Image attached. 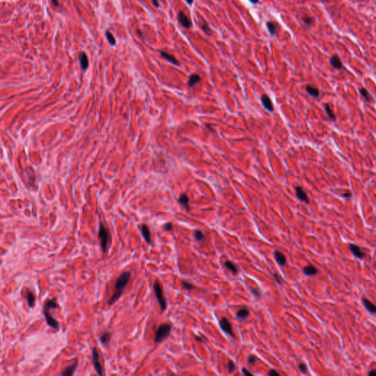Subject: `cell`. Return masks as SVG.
Here are the masks:
<instances>
[{
    "instance_id": "obj_1",
    "label": "cell",
    "mask_w": 376,
    "mask_h": 376,
    "mask_svg": "<svg viewBox=\"0 0 376 376\" xmlns=\"http://www.w3.org/2000/svg\"><path fill=\"white\" fill-rule=\"evenodd\" d=\"M131 279V273L130 272H124L121 273L118 278L116 279L115 283V292L113 294L112 297L108 301V305L112 306L118 301L119 298L121 297L124 290L127 286L128 283Z\"/></svg>"
},
{
    "instance_id": "obj_2",
    "label": "cell",
    "mask_w": 376,
    "mask_h": 376,
    "mask_svg": "<svg viewBox=\"0 0 376 376\" xmlns=\"http://www.w3.org/2000/svg\"><path fill=\"white\" fill-rule=\"evenodd\" d=\"M98 237L100 240V245H101L102 252H103V254H107L108 249H109L108 246L111 244L112 238L109 232L105 228L103 223H102L99 225V231H98Z\"/></svg>"
},
{
    "instance_id": "obj_3",
    "label": "cell",
    "mask_w": 376,
    "mask_h": 376,
    "mask_svg": "<svg viewBox=\"0 0 376 376\" xmlns=\"http://www.w3.org/2000/svg\"><path fill=\"white\" fill-rule=\"evenodd\" d=\"M55 308H57V303H56L55 300H49V301H46L45 305H44V312L48 325H49L50 327H52L54 328L57 329L59 328L58 322L56 320L55 318L53 317V316L49 313L51 309Z\"/></svg>"
},
{
    "instance_id": "obj_4",
    "label": "cell",
    "mask_w": 376,
    "mask_h": 376,
    "mask_svg": "<svg viewBox=\"0 0 376 376\" xmlns=\"http://www.w3.org/2000/svg\"><path fill=\"white\" fill-rule=\"evenodd\" d=\"M172 330V325L169 323H163L159 325L154 334V342L160 343L169 336Z\"/></svg>"
},
{
    "instance_id": "obj_5",
    "label": "cell",
    "mask_w": 376,
    "mask_h": 376,
    "mask_svg": "<svg viewBox=\"0 0 376 376\" xmlns=\"http://www.w3.org/2000/svg\"><path fill=\"white\" fill-rule=\"evenodd\" d=\"M153 287L154 294H155L156 297H157V302L159 303L160 309L162 312H164L167 308V303L165 296H164L163 286H162L160 283L159 282V281H156L154 283Z\"/></svg>"
},
{
    "instance_id": "obj_6",
    "label": "cell",
    "mask_w": 376,
    "mask_h": 376,
    "mask_svg": "<svg viewBox=\"0 0 376 376\" xmlns=\"http://www.w3.org/2000/svg\"><path fill=\"white\" fill-rule=\"evenodd\" d=\"M92 358L93 363H94V368L96 370V373H98V375H102L103 370H102V366L99 362V353H98L96 347H93L92 348Z\"/></svg>"
},
{
    "instance_id": "obj_7",
    "label": "cell",
    "mask_w": 376,
    "mask_h": 376,
    "mask_svg": "<svg viewBox=\"0 0 376 376\" xmlns=\"http://www.w3.org/2000/svg\"><path fill=\"white\" fill-rule=\"evenodd\" d=\"M220 326H221V329H222L226 334L230 335L231 336H234V333L233 331H232V325H231L230 322L228 320L227 318L223 317L221 320V321H220Z\"/></svg>"
},
{
    "instance_id": "obj_8",
    "label": "cell",
    "mask_w": 376,
    "mask_h": 376,
    "mask_svg": "<svg viewBox=\"0 0 376 376\" xmlns=\"http://www.w3.org/2000/svg\"><path fill=\"white\" fill-rule=\"evenodd\" d=\"M178 20L184 27L189 29L192 26V21L182 11H180L178 14Z\"/></svg>"
},
{
    "instance_id": "obj_9",
    "label": "cell",
    "mask_w": 376,
    "mask_h": 376,
    "mask_svg": "<svg viewBox=\"0 0 376 376\" xmlns=\"http://www.w3.org/2000/svg\"><path fill=\"white\" fill-rule=\"evenodd\" d=\"M140 231L141 233H142L143 237L144 238V240H146V243H148V245H150V244L152 243V235H151L150 230L149 228H148V226L146 224H143L140 227Z\"/></svg>"
},
{
    "instance_id": "obj_10",
    "label": "cell",
    "mask_w": 376,
    "mask_h": 376,
    "mask_svg": "<svg viewBox=\"0 0 376 376\" xmlns=\"http://www.w3.org/2000/svg\"><path fill=\"white\" fill-rule=\"evenodd\" d=\"M330 63L331 66L334 67V68L338 70H341L343 68V65H342V61L340 60V57L336 55H333L330 58Z\"/></svg>"
},
{
    "instance_id": "obj_11",
    "label": "cell",
    "mask_w": 376,
    "mask_h": 376,
    "mask_svg": "<svg viewBox=\"0 0 376 376\" xmlns=\"http://www.w3.org/2000/svg\"><path fill=\"white\" fill-rule=\"evenodd\" d=\"M295 190H296V195H297V197L298 198L299 200L302 201H305L306 203L309 202V201L308 197H307L306 193L303 190V189L301 187H295Z\"/></svg>"
},
{
    "instance_id": "obj_12",
    "label": "cell",
    "mask_w": 376,
    "mask_h": 376,
    "mask_svg": "<svg viewBox=\"0 0 376 376\" xmlns=\"http://www.w3.org/2000/svg\"><path fill=\"white\" fill-rule=\"evenodd\" d=\"M262 105H263L264 107H265L266 109H267V110L270 112H273V103H272V101L270 100V98L267 95H262Z\"/></svg>"
},
{
    "instance_id": "obj_13",
    "label": "cell",
    "mask_w": 376,
    "mask_h": 376,
    "mask_svg": "<svg viewBox=\"0 0 376 376\" xmlns=\"http://www.w3.org/2000/svg\"><path fill=\"white\" fill-rule=\"evenodd\" d=\"M350 250H351V251L353 253V254L354 255L355 257L362 259L364 256V253H363L362 251H361L360 247L355 245V244H351V245H350Z\"/></svg>"
},
{
    "instance_id": "obj_14",
    "label": "cell",
    "mask_w": 376,
    "mask_h": 376,
    "mask_svg": "<svg viewBox=\"0 0 376 376\" xmlns=\"http://www.w3.org/2000/svg\"><path fill=\"white\" fill-rule=\"evenodd\" d=\"M274 256H275V260H276V262H278V264L279 265L284 266L286 265V259L285 257V256H284V255L283 254L281 251H275Z\"/></svg>"
},
{
    "instance_id": "obj_15",
    "label": "cell",
    "mask_w": 376,
    "mask_h": 376,
    "mask_svg": "<svg viewBox=\"0 0 376 376\" xmlns=\"http://www.w3.org/2000/svg\"><path fill=\"white\" fill-rule=\"evenodd\" d=\"M79 62H80L82 69L83 71L87 70V68H88L89 66V61L88 58H87V56L85 52H82L80 55H79Z\"/></svg>"
},
{
    "instance_id": "obj_16",
    "label": "cell",
    "mask_w": 376,
    "mask_h": 376,
    "mask_svg": "<svg viewBox=\"0 0 376 376\" xmlns=\"http://www.w3.org/2000/svg\"><path fill=\"white\" fill-rule=\"evenodd\" d=\"M362 303H363V304H364V307H365L366 309L369 311L370 313H373V314L375 313V312H376L375 306L371 302V301H370L369 300L366 299V297H362Z\"/></svg>"
},
{
    "instance_id": "obj_17",
    "label": "cell",
    "mask_w": 376,
    "mask_h": 376,
    "mask_svg": "<svg viewBox=\"0 0 376 376\" xmlns=\"http://www.w3.org/2000/svg\"><path fill=\"white\" fill-rule=\"evenodd\" d=\"M77 366H78V361H76V362H74L72 365H71L69 366H68L67 368H66V369L64 370V371L61 373V375H65V376L72 375L74 373V372H75L76 369H77Z\"/></svg>"
},
{
    "instance_id": "obj_18",
    "label": "cell",
    "mask_w": 376,
    "mask_h": 376,
    "mask_svg": "<svg viewBox=\"0 0 376 376\" xmlns=\"http://www.w3.org/2000/svg\"><path fill=\"white\" fill-rule=\"evenodd\" d=\"M266 26H267V29H268L269 33H270V35H274L275 34H277V33H278V25H277L276 23L269 21H267V23H266Z\"/></svg>"
},
{
    "instance_id": "obj_19",
    "label": "cell",
    "mask_w": 376,
    "mask_h": 376,
    "mask_svg": "<svg viewBox=\"0 0 376 376\" xmlns=\"http://www.w3.org/2000/svg\"><path fill=\"white\" fill-rule=\"evenodd\" d=\"M178 202H179L180 204H181L187 210V211H189L190 210L189 198H188L187 195H186L185 193H182V194L180 195L179 198H178Z\"/></svg>"
},
{
    "instance_id": "obj_20",
    "label": "cell",
    "mask_w": 376,
    "mask_h": 376,
    "mask_svg": "<svg viewBox=\"0 0 376 376\" xmlns=\"http://www.w3.org/2000/svg\"><path fill=\"white\" fill-rule=\"evenodd\" d=\"M306 90L310 96H313L314 98L319 97L320 96V90L317 87L312 86V85H307L306 87Z\"/></svg>"
},
{
    "instance_id": "obj_21",
    "label": "cell",
    "mask_w": 376,
    "mask_h": 376,
    "mask_svg": "<svg viewBox=\"0 0 376 376\" xmlns=\"http://www.w3.org/2000/svg\"><path fill=\"white\" fill-rule=\"evenodd\" d=\"M303 273H304L305 275H308V276L316 275L318 272L317 269L315 267H314L313 265L306 266V267H305L304 268H303Z\"/></svg>"
},
{
    "instance_id": "obj_22",
    "label": "cell",
    "mask_w": 376,
    "mask_h": 376,
    "mask_svg": "<svg viewBox=\"0 0 376 376\" xmlns=\"http://www.w3.org/2000/svg\"><path fill=\"white\" fill-rule=\"evenodd\" d=\"M160 55L162 57H163V58H165V59H167V61H169V62L173 63L174 65H176V66H178V60L176 59L173 55H170V54L165 52H160Z\"/></svg>"
},
{
    "instance_id": "obj_23",
    "label": "cell",
    "mask_w": 376,
    "mask_h": 376,
    "mask_svg": "<svg viewBox=\"0 0 376 376\" xmlns=\"http://www.w3.org/2000/svg\"><path fill=\"white\" fill-rule=\"evenodd\" d=\"M110 340H111V334H110V333H109V332L103 333V334L100 336V339H99L101 343L104 346H105V347L109 345V342H110Z\"/></svg>"
},
{
    "instance_id": "obj_24",
    "label": "cell",
    "mask_w": 376,
    "mask_h": 376,
    "mask_svg": "<svg viewBox=\"0 0 376 376\" xmlns=\"http://www.w3.org/2000/svg\"><path fill=\"white\" fill-rule=\"evenodd\" d=\"M225 267L228 270H229L233 274H237L238 273V268L237 267V266L234 265L233 262L229 261V260H228V261L225 262Z\"/></svg>"
},
{
    "instance_id": "obj_25",
    "label": "cell",
    "mask_w": 376,
    "mask_h": 376,
    "mask_svg": "<svg viewBox=\"0 0 376 376\" xmlns=\"http://www.w3.org/2000/svg\"><path fill=\"white\" fill-rule=\"evenodd\" d=\"M200 80H201V77L198 75V74H192L190 77L189 82H188V85H189L190 87H193V85H195V84L198 83V82H200Z\"/></svg>"
},
{
    "instance_id": "obj_26",
    "label": "cell",
    "mask_w": 376,
    "mask_h": 376,
    "mask_svg": "<svg viewBox=\"0 0 376 376\" xmlns=\"http://www.w3.org/2000/svg\"><path fill=\"white\" fill-rule=\"evenodd\" d=\"M248 315H249V311L245 308H243V309H242L239 310V312H238L237 314V318H239V319H242V320L245 319V318H246Z\"/></svg>"
},
{
    "instance_id": "obj_27",
    "label": "cell",
    "mask_w": 376,
    "mask_h": 376,
    "mask_svg": "<svg viewBox=\"0 0 376 376\" xmlns=\"http://www.w3.org/2000/svg\"><path fill=\"white\" fill-rule=\"evenodd\" d=\"M325 112H326L327 115H328L329 118H330L331 120H336V115H334V112H333L332 109H331V105H329V104H325Z\"/></svg>"
},
{
    "instance_id": "obj_28",
    "label": "cell",
    "mask_w": 376,
    "mask_h": 376,
    "mask_svg": "<svg viewBox=\"0 0 376 376\" xmlns=\"http://www.w3.org/2000/svg\"><path fill=\"white\" fill-rule=\"evenodd\" d=\"M200 27L201 28L202 30L204 31L207 35H211L212 34H213V32H212L211 29H210L209 25H207V23H206V21H203L202 23L200 24Z\"/></svg>"
},
{
    "instance_id": "obj_29",
    "label": "cell",
    "mask_w": 376,
    "mask_h": 376,
    "mask_svg": "<svg viewBox=\"0 0 376 376\" xmlns=\"http://www.w3.org/2000/svg\"><path fill=\"white\" fill-rule=\"evenodd\" d=\"M27 302L28 304H29V306L30 307H33L35 304V295H33V293H32L30 291H28L27 292Z\"/></svg>"
},
{
    "instance_id": "obj_30",
    "label": "cell",
    "mask_w": 376,
    "mask_h": 376,
    "mask_svg": "<svg viewBox=\"0 0 376 376\" xmlns=\"http://www.w3.org/2000/svg\"><path fill=\"white\" fill-rule=\"evenodd\" d=\"M106 37H107L108 42L109 43V44H110L111 46H115V44H116V40H115L114 36H113V34H112L109 31L106 32Z\"/></svg>"
},
{
    "instance_id": "obj_31",
    "label": "cell",
    "mask_w": 376,
    "mask_h": 376,
    "mask_svg": "<svg viewBox=\"0 0 376 376\" xmlns=\"http://www.w3.org/2000/svg\"><path fill=\"white\" fill-rule=\"evenodd\" d=\"M302 21L306 26H311L314 22V19L311 16H303L302 17Z\"/></svg>"
},
{
    "instance_id": "obj_32",
    "label": "cell",
    "mask_w": 376,
    "mask_h": 376,
    "mask_svg": "<svg viewBox=\"0 0 376 376\" xmlns=\"http://www.w3.org/2000/svg\"><path fill=\"white\" fill-rule=\"evenodd\" d=\"M194 237L196 241H201L204 239V234L201 230H195Z\"/></svg>"
},
{
    "instance_id": "obj_33",
    "label": "cell",
    "mask_w": 376,
    "mask_h": 376,
    "mask_svg": "<svg viewBox=\"0 0 376 376\" xmlns=\"http://www.w3.org/2000/svg\"><path fill=\"white\" fill-rule=\"evenodd\" d=\"M182 286H183L184 289H185V290H189V291L194 290L195 288V286L193 285V284H190V283L186 282V281H184V280L182 281Z\"/></svg>"
},
{
    "instance_id": "obj_34",
    "label": "cell",
    "mask_w": 376,
    "mask_h": 376,
    "mask_svg": "<svg viewBox=\"0 0 376 376\" xmlns=\"http://www.w3.org/2000/svg\"><path fill=\"white\" fill-rule=\"evenodd\" d=\"M360 94L363 96V97H364V98L366 100V102H370V94H369V92H368L366 89H365V88L360 89Z\"/></svg>"
},
{
    "instance_id": "obj_35",
    "label": "cell",
    "mask_w": 376,
    "mask_h": 376,
    "mask_svg": "<svg viewBox=\"0 0 376 376\" xmlns=\"http://www.w3.org/2000/svg\"><path fill=\"white\" fill-rule=\"evenodd\" d=\"M227 366H228V371L229 372V373H233L234 369H235V364H234L233 361H232V360L228 361Z\"/></svg>"
},
{
    "instance_id": "obj_36",
    "label": "cell",
    "mask_w": 376,
    "mask_h": 376,
    "mask_svg": "<svg viewBox=\"0 0 376 376\" xmlns=\"http://www.w3.org/2000/svg\"><path fill=\"white\" fill-rule=\"evenodd\" d=\"M258 360H259V359L257 358V357L255 356V355H250V356L248 357V359H247V363H248V364H253L257 362Z\"/></svg>"
},
{
    "instance_id": "obj_37",
    "label": "cell",
    "mask_w": 376,
    "mask_h": 376,
    "mask_svg": "<svg viewBox=\"0 0 376 376\" xmlns=\"http://www.w3.org/2000/svg\"><path fill=\"white\" fill-rule=\"evenodd\" d=\"M164 230L165 231H172L173 229V225L171 223H167L163 226Z\"/></svg>"
},
{
    "instance_id": "obj_38",
    "label": "cell",
    "mask_w": 376,
    "mask_h": 376,
    "mask_svg": "<svg viewBox=\"0 0 376 376\" xmlns=\"http://www.w3.org/2000/svg\"><path fill=\"white\" fill-rule=\"evenodd\" d=\"M299 370L302 373H306L307 372V366L304 364H299Z\"/></svg>"
},
{
    "instance_id": "obj_39",
    "label": "cell",
    "mask_w": 376,
    "mask_h": 376,
    "mask_svg": "<svg viewBox=\"0 0 376 376\" xmlns=\"http://www.w3.org/2000/svg\"><path fill=\"white\" fill-rule=\"evenodd\" d=\"M251 293H252L253 295H254L256 297H257V298L260 297V296H261V294H260L259 292V290H256L255 289H251Z\"/></svg>"
},
{
    "instance_id": "obj_40",
    "label": "cell",
    "mask_w": 376,
    "mask_h": 376,
    "mask_svg": "<svg viewBox=\"0 0 376 376\" xmlns=\"http://www.w3.org/2000/svg\"><path fill=\"white\" fill-rule=\"evenodd\" d=\"M273 278H274L275 280L279 284H282V279L279 278V275L277 274V273H274V274H273Z\"/></svg>"
},
{
    "instance_id": "obj_41",
    "label": "cell",
    "mask_w": 376,
    "mask_h": 376,
    "mask_svg": "<svg viewBox=\"0 0 376 376\" xmlns=\"http://www.w3.org/2000/svg\"><path fill=\"white\" fill-rule=\"evenodd\" d=\"M269 376H279V374L274 370H271L268 373Z\"/></svg>"
},
{
    "instance_id": "obj_42",
    "label": "cell",
    "mask_w": 376,
    "mask_h": 376,
    "mask_svg": "<svg viewBox=\"0 0 376 376\" xmlns=\"http://www.w3.org/2000/svg\"><path fill=\"white\" fill-rule=\"evenodd\" d=\"M243 373L244 375H251V376L253 375V374L251 373H250V372H249V371H247V370L245 369V368H243Z\"/></svg>"
},
{
    "instance_id": "obj_43",
    "label": "cell",
    "mask_w": 376,
    "mask_h": 376,
    "mask_svg": "<svg viewBox=\"0 0 376 376\" xmlns=\"http://www.w3.org/2000/svg\"><path fill=\"white\" fill-rule=\"evenodd\" d=\"M152 3H153V5L156 7H159V2H158V0H152Z\"/></svg>"
},
{
    "instance_id": "obj_44",
    "label": "cell",
    "mask_w": 376,
    "mask_h": 376,
    "mask_svg": "<svg viewBox=\"0 0 376 376\" xmlns=\"http://www.w3.org/2000/svg\"><path fill=\"white\" fill-rule=\"evenodd\" d=\"M195 340H196V341H198V342H204V341H203V339L201 337H199V336H195Z\"/></svg>"
},
{
    "instance_id": "obj_45",
    "label": "cell",
    "mask_w": 376,
    "mask_h": 376,
    "mask_svg": "<svg viewBox=\"0 0 376 376\" xmlns=\"http://www.w3.org/2000/svg\"><path fill=\"white\" fill-rule=\"evenodd\" d=\"M52 3L55 5V7H58L59 4H58V1H57V0H52Z\"/></svg>"
},
{
    "instance_id": "obj_46",
    "label": "cell",
    "mask_w": 376,
    "mask_h": 376,
    "mask_svg": "<svg viewBox=\"0 0 376 376\" xmlns=\"http://www.w3.org/2000/svg\"><path fill=\"white\" fill-rule=\"evenodd\" d=\"M343 196L345 197V198H350V197L351 196V193H345V194L343 195Z\"/></svg>"
},
{
    "instance_id": "obj_47",
    "label": "cell",
    "mask_w": 376,
    "mask_h": 376,
    "mask_svg": "<svg viewBox=\"0 0 376 376\" xmlns=\"http://www.w3.org/2000/svg\"><path fill=\"white\" fill-rule=\"evenodd\" d=\"M375 374H376V373H375V370H373V371L370 372V373H369V374H368V375H370V376H375Z\"/></svg>"
},
{
    "instance_id": "obj_48",
    "label": "cell",
    "mask_w": 376,
    "mask_h": 376,
    "mask_svg": "<svg viewBox=\"0 0 376 376\" xmlns=\"http://www.w3.org/2000/svg\"><path fill=\"white\" fill-rule=\"evenodd\" d=\"M252 4H257L259 2V0H249Z\"/></svg>"
},
{
    "instance_id": "obj_49",
    "label": "cell",
    "mask_w": 376,
    "mask_h": 376,
    "mask_svg": "<svg viewBox=\"0 0 376 376\" xmlns=\"http://www.w3.org/2000/svg\"><path fill=\"white\" fill-rule=\"evenodd\" d=\"M186 2H187V4H189V5H192V4L193 3V0H185Z\"/></svg>"
},
{
    "instance_id": "obj_50",
    "label": "cell",
    "mask_w": 376,
    "mask_h": 376,
    "mask_svg": "<svg viewBox=\"0 0 376 376\" xmlns=\"http://www.w3.org/2000/svg\"><path fill=\"white\" fill-rule=\"evenodd\" d=\"M137 34H139V36H142V35H143V33H142V32H141V31L137 30Z\"/></svg>"
}]
</instances>
